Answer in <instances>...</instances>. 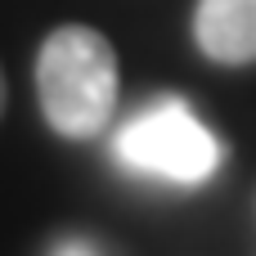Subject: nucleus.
I'll return each instance as SVG.
<instances>
[{
    "label": "nucleus",
    "instance_id": "obj_1",
    "mask_svg": "<svg viewBox=\"0 0 256 256\" xmlns=\"http://www.w3.org/2000/svg\"><path fill=\"white\" fill-rule=\"evenodd\" d=\"M117 50L86 22H63L36 54L40 112L63 140H94L117 112Z\"/></svg>",
    "mask_w": 256,
    "mask_h": 256
},
{
    "label": "nucleus",
    "instance_id": "obj_2",
    "mask_svg": "<svg viewBox=\"0 0 256 256\" xmlns=\"http://www.w3.org/2000/svg\"><path fill=\"white\" fill-rule=\"evenodd\" d=\"M112 158L135 176H158L171 184H202L216 176L225 144L198 122L180 94H158L112 135Z\"/></svg>",
    "mask_w": 256,
    "mask_h": 256
},
{
    "label": "nucleus",
    "instance_id": "obj_3",
    "mask_svg": "<svg viewBox=\"0 0 256 256\" xmlns=\"http://www.w3.org/2000/svg\"><path fill=\"white\" fill-rule=\"evenodd\" d=\"M194 40L212 63H256V0H198Z\"/></svg>",
    "mask_w": 256,
    "mask_h": 256
},
{
    "label": "nucleus",
    "instance_id": "obj_4",
    "mask_svg": "<svg viewBox=\"0 0 256 256\" xmlns=\"http://www.w3.org/2000/svg\"><path fill=\"white\" fill-rule=\"evenodd\" d=\"M50 256H99V248H94V243H86V238H63Z\"/></svg>",
    "mask_w": 256,
    "mask_h": 256
},
{
    "label": "nucleus",
    "instance_id": "obj_5",
    "mask_svg": "<svg viewBox=\"0 0 256 256\" xmlns=\"http://www.w3.org/2000/svg\"><path fill=\"white\" fill-rule=\"evenodd\" d=\"M0 112H4V76H0Z\"/></svg>",
    "mask_w": 256,
    "mask_h": 256
}]
</instances>
